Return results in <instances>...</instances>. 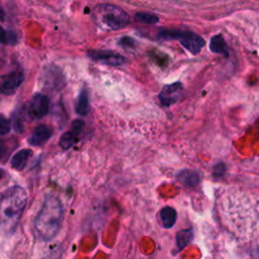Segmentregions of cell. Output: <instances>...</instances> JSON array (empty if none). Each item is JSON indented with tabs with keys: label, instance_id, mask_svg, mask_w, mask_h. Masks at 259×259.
<instances>
[{
	"label": "cell",
	"instance_id": "13",
	"mask_svg": "<svg viewBox=\"0 0 259 259\" xmlns=\"http://www.w3.org/2000/svg\"><path fill=\"white\" fill-rule=\"evenodd\" d=\"M210 50L215 54L223 55L225 57L229 56V47L222 35H216L211 39Z\"/></svg>",
	"mask_w": 259,
	"mask_h": 259
},
{
	"label": "cell",
	"instance_id": "4",
	"mask_svg": "<svg viewBox=\"0 0 259 259\" xmlns=\"http://www.w3.org/2000/svg\"><path fill=\"white\" fill-rule=\"evenodd\" d=\"M159 37L163 40H176L181 46L186 49L192 55L200 53L201 49L204 46V40L191 32H184L180 30H160Z\"/></svg>",
	"mask_w": 259,
	"mask_h": 259
},
{
	"label": "cell",
	"instance_id": "5",
	"mask_svg": "<svg viewBox=\"0 0 259 259\" xmlns=\"http://www.w3.org/2000/svg\"><path fill=\"white\" fill-rule=\"evenodd\" d=\"M88 56L94 62L109 66H121L125 63V58L112 50H91Z\"/></svg>",
	"mask_w": 259,
	"mask_h": 259
},
{
	"label": "cell",
	"instance_id": "7",
	"mask_svg": "<svg viewBox=\"0 0 259 259\" xmlns=\"http://www.w3.org/2000/svg\"><path fill=\"white\" fill-rule=\"evenodd\" d=\"M183 86L180 82L168 84L162 88L159 93L160 102L164 107H170L176 103L182 96Z\"/></svg>",
	"mask_w": 259,
	"mask_h": 259
},
{
	"label": "cell",
	"instance_id": "19",
	"mask_svg": "<svg viewBox=\"0 0 259 259\" xmlns=\"http://www.w3.org/2000/svg\"><path fill=\"white\" fill-rule=\"evenodd\" d=\"M11 122L3 115L0 118V133L2 135H8L11 132Z\"/></svg>",
	"mask_w": 259,
	"mask_h": 259
},
{
	"label": "cell",
	"instance_id": "11",
	"mask_svg": "<svg viewBox=\"0 0 259 259\" xmlns=\"http://www.w3.org/2000/svg\"><path fill=\"white\" fill-rule=\"evenodd\" d=\"M32 151L30 149H24L17 152L12 158V166L18 171H22L28 165L30 157L32 156Z\"/></svg>",
	"mask_w": 259,
	"mask_h": 259
},
{
	"label": "cell",
	"instance_id": "18",
	"mask_svg": "<svg viewBox=\"0 0 259 259\" xmlns=\"http://www.w3.org/2000/svg\"><path fill=\"white\" fill-rule=\"evenodd\" d=\"M2 42L6 45L15 46L19 42V37H18L17 33L12 31V30H3Z\"/></svg>",
	"mask_w": 259,
	"mask_h": 259
},
{
	"label": "cell",
	"instance_id": "8",
	"mask_svg": "<svg viewBox=\"0 0 259 259\" xmlns=\"http://www.w3.org/2000/svg\"><path fill=\"white\" fill-rule=\"evenodd\" d=\"M25 80V73L23 70L18 69L8 74L2 84V92L6 95L14 94Z\"/></svg>",
	"mask_w": 259,
	"mask_h": 259
},
{
	"label": "cell",
	"instance_id": "17",
	"mask_svg": "<svg viewBox=\"0 0 259 259\" xmlns=\"http://www.w3.org/2000/svg\"><path fill=\"white\" fill-rule=\"evenodd\" d=\"M134 18L137 22L148 25H156L159 22V18L157 16L149 13H138L135 15Z\"/></svg>",
	"mask_w": 259,
	"mask_h": 259
},
{
	"label": "cell",
	"instance_id": "1",
	"mask_svg": "<svg viewBox=\"0 0 259 259\" xmlns=\"http://www.w3.org/2000/svg\"><path fill=\"white\" fill-rule=\"evenodd\" d=\"M64 220V209L60 199L55 195L45 198L41 210L35 219V230L44 241L56 237Z\"/></svg>",
	"mask_w": 259,
	"mask_h": 259
},
{
	"label": "cell",
	"instance_id": "3",
	"mask_svg": "<svg viewBox=\"0 0 259 259\" xmlns=\"http://www.w3.org/2000/svg\"><path fill=\"white\" fill-rule=\"evenodd\" d=\"M92 20L100 30L110 32L122 30L130 24V16L121 8L113 5L101 4L94 8Z\"/></svg>",
	"mask_w": 259,
	"mask_h": 259
},
{
	"label": "cell",
	"instance_id": "21",
	"mask_svg": "<svg viewBox=\"0 0 259 259\" xmlns=\"http://www.w3.org/2000/svg\"><path fill=\"white\" fill-rule=\"evenodd\" d=\"M59 257H60V253H58V251H54L48 254V256H46L43 259H59Z\"/></svg>",
	"mask_w": 259,
	"mask_h": 259
},
{
	"label": "cell",
	"instance_id": "2",
	"mask_svg": "<svg viewBox=\"0 0 259 259\" xmlns=\"http://www.w3.org/2000/svg\"><path fill=\"white\" fill-rule=\"evenodd\" d=\"M28 201V193L25 188L15 185L9 187L2 195V226L3 230L11 234L13 233L26 209Z\"/></svg>",
	"mask_w": 259,
	"mask_h": 259
},
{
	"label": "cell",
	"instance_id": "9",
	"mask_svg": "<svg viewBox=\"0 0 259 259\" xmlns=\"http://www.w3.org/2000/svg\"><path fill=\"white\" fill-rule=\"evenodd\" d=\"M72 126V129L64 133L60 138L59 145L63 150H68L77 142L78 137L81 134V131L84 127V122L82 120H75Z\"/></svg>",
	"mask_w": 259,
	"mask_h": 259
},
{
	"label": "cell",
	"instance_id": "15",
	"mask_svg": "<svg viewBox=\"0 0 259 259\" xmlns=\"http://www.w3.org/2000/svg\"><path fill=\"white\" fill-rule=\"evenodd\" d=\"M159 217H160V222H161V225L163 226V228L170 229L176 223L177 214H176V211L173 208H171V206H165V208H163L160 211Z\"/></svg>",
	"mask_w": 259,
	"mask_h": 259
},
{
	"label": "cell",
	"instance_id": "20",
	"mask_svg": "<svg viewBox=\"0 0 259 259\" xmlns=\"http://www.w3.org/2000/svg\"><path fill=\"white\" fill-rule=\"evenodd\" d=\"M119 45L123 46L126 49H134L136 47V42H135L134 39H132L130 37H123L120 40Z\"/></svg>",
	"mask_w": 259,
	"mask_h": 259
},
{
	"label": "cell",
	"instance_id": "16",
	"mask_svg": "<svg viewBox=\"0 0 259 259\" xmlns=\"http://www.w3.org/2000/svg\"><path fill=\"white\" fill-rule=\"evenodd\" d=\"M192 232L190 229L181 230L176 234V247L178 251H181L192 239Z\"/></svg>",
	"mask_w": 259,
	"mask_h": 259
},
{
	"label": "cell",
	"instance_id": "6",
	"mask_svg": "<svg viewBox=\"0 0 259 259\" xmlns=\"http://www.w3.org/2000/svg\"><path fill=\"white\" fill-rule=\"evenodd\" d=\"M49 112V98L45 94L37 93L33 96L28 109L30 118L34 120L43 119Z\"/></svg>",
	"mask_w": 259,
	"mask_h": 259
},
{
	"label": "cell",
	"instance_id": "14",
	"mask_svg": "<svg viewBox=\"0 0 259 259\" xmlns=\"http://www.w3.org/2000/svg\"><path fill=\"white\" fill-rule=\"evenodd\" d=\"M75 111L76 113L81 116L85 117L90 112V103H89V95L85 88H83L77 98L76 105H75Z\"/></svg>",
	"mask_w": 259,
	"mask_h": 259
},
{
	"label": "cell",
	"instance_id": "12",
	"mask_svg": "<svg viewBox=\"0 0 259 259\" xmlns=\"http://www.w3.org/2000/svg\"><path fill=\"white\" fill-rule=\"evenodd\" d=\"M177 179L182 185H184L186 187H194L200 181V177H199L198 173L196 171L190 170V169H184V170L180 171L177 174Z\"/></svg>",
	"mask_w": 259,
	"mask_h": 259
},
{
	"label": "cell",
	"instance_id": "10",
	"mask_svg": "<svg viewBox=\"0 0 259 259\" xmlns=\"http://www.w3.org/2000/svg\"><path fill=\"white\" fill-rule=\"evenodd\" d=\"M53 135V130L47 125L38 126L29 138V142L32 146L40 147L46 144Z\"/></svg>",
	"mask_w": 259,
	"mask_h": 259
}]
</instances>
